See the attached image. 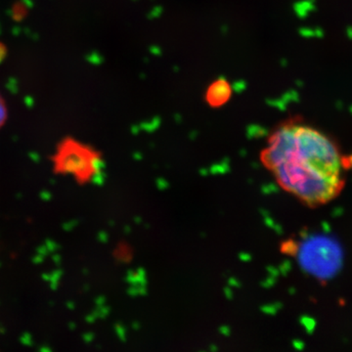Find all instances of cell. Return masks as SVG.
I'll list each match as a JSON object with an SVG mask.
<instances>
[{"label": "cell", "instance_id": "cell-5", "mask_svg": "<svg viewBox=\"0 0 352 352\" xmlns=\"http://www.w3.org/2000/svg\"><path fill=\"white\" fill-rule=\"evenodd\" d=\"M7 119V108L3 99L0 96V127L3 126Z\"/></svg>", "mask_w": 352, "mask_h": 352}, {"label": "cell", "instance_id": "cell-3", "mask_svg": "<svg viewBox=\"0 0 352 352\" xmlns=\"http://www.w3.org/2000/svg\"><path fill=\"white\" fill-rule=\"evenodd\" d=\"M300 249V263L312 275L321 278L331 277L337 271L340 258L337 245L329 240L308 241Z\"/></svg>", "mask_w": 352, "mask_h": 352}, {"label": "cell", "instance_id": "cell-1", "mask_svg": "<svg viewBox=\"0 0 352 352\" xmlns=\"http://www.w3.org/2000/svg\"><path fill=\"white\" fill-rule=\"evenodd\" d=\"M278 186L308 208L332 203L346 186L344 155L320 129L289 120L278 126L261 152Z\"/></svg>", "mask_w": 352, "mask_h": 352}, {"label": "cell", "instance_id": "cell-2", "mask_svg": "<svg viewBox=\"0 0 352 352\" xmlns=\"http://www.w3.org/2000/svg\"><path fill=\"white\" fill-rule=\"evenodd\" d=\"M54 166L56 173L72 175L80 183H87L101 173L103 161L100 153L94 148L69 138L58 147Z\"/></svg>", "mask_w": 352, "mask_h": 352}, {"label": "cell", "instance_id": "cell-4", "mask_svg": "<svg viewBox=\"0 0 352 352\" xmlns=\"http://www.w3.org/2000/svg\"><path fill=\"white\" fill-rule=\"evenodd\" d=\"M232 87L224 78H217L210 83L206 90V102L212 108H220L226 105L232 96Z\"/></svg>", "mask_w": 352, "mask_h": 352}]
</instances>
